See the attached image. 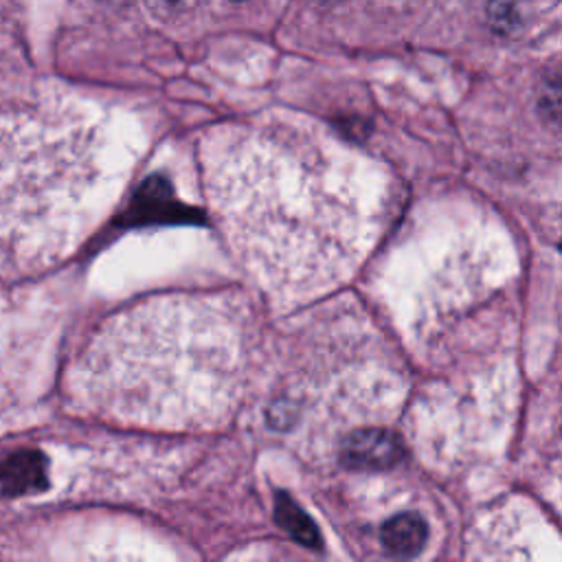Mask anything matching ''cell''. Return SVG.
Returning a JSON list of instances; mask_svg holds the SVG:
<instances>
[{"label":"cell","mask_w":562,"mask_h":562,"mask_svg":"<svg viewBox=\"0 0 562 562\" xmlns=\"http://www.w3.org/2000/svg\"><path fill=\"white\" fill-rule=\"evenodd\" d=\"M342 158L301 136L261 132L211 160L206 180L217 220L239 261L268 290L296 299L351 270L364 215Z\"/></svg>","instance_id":"1"},{"label":"cell","mask_w":562,"mask_h":562,"mask_svg":"<svg viewBox=\"0 0 562 562\" xmlns=\"http://www.w3.org/2000/svg\"><path fill=\"white\" fill-rule=\"evenodd\" d=\"M237 318L213 296L171 294L119 312L77 364L90 404L149 426L220 422L241 380Z\"/></svg>","instance_id":"2"},{"label":"cell","mask_w":562,"mask_h":562,"mask_svg":"<svg viewBox=\"0 0 562 562\" xmlns=\"http://www.w3.org/2000/svg\"><path fill=\"white\" fill-rule=\"evenodd\" d=\"M92 127L15 116L0 121V239L29 252L64 250L105 182Z\"/></svg>","instance_id":"3"},{"label":"cell","mask_w":562,"mask_h":562,"mask_svg":"<svg viewBox=\"0 0 562 562\" xmlns=\"http://www.w3.org/2000/svg\"><path fill=\"white\" fill-rule=\"evenodd\" d=\"M340 457L349 468L380 470L400 461L402 443L384 428H360L345 439Z\"/></svg>","instance_id":"4"},{"label":"cell","mask_w":562,"mask_h":562,"mask_svg":"<svg viewBox=\"0 0 562 562\" xmlns=\"http://www.w3.org/2000/svg\"><path fill=\"white\" fill-rule=\"evenodd\" d=\"M426 540V527L419 516L415 514H400L393 516L382 527V542L389 551L397 555H413L422 549Z\"/></svg>","instance_id":"5"},{"label":"cell","mask_w":562,"mask_h":562,"mask_svg":"<svg viewBox=\"0 0 562 562\" xmlns=\"http://www.w3.org/2000/svg\"><path fill=\"white\" fill-rule=\"evenodd\" d=\"M281 514L285 516V525L288 529H292V533L307 542V544H314L316 542V531L312 527V522L299 512V507H294L292 503H285V507H281Z\"/></svg>","instance_id":"6"},{"label":"cell","mask_w":562,"mask_h":562,"mask_svg":"<svg viewBox=\"0 0 562 562\" xmlns=\"http://www.w3.org/2000/svg\"><path fill=\"white\" fill-rule=\"evenodd\" d=\"M235 2H237V0H235Z\"/></svg>","instance_id":"7"}]
</instances>
